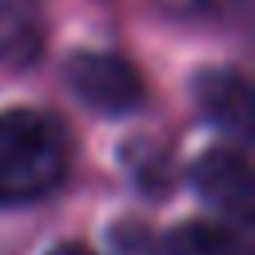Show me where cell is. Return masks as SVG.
Listing matches in <instances>:
<instances>
[{"label": "cell", "mask_w": 255, "mask_h": 255, "mask_svg": "<svg viewBox=\"0 0 255 255\" xmlns=\"http://www.w3.org/2000/svg\"><path fill=\"white\" fill-rule=\"evenodd\" d=\"M112 243H116L120 255H167L163 251V239L151 235V231H143L139 223H120L116 235H112Z\"/></svg>", "instance_id": "52a82bcc"}, {"label": "cell", "mask_w": 255, "mask_h": 255, "mask_svg": "<svg viewBox=\"0 0 255 255\" xmlns=\"http://www.w3.org/2000/svg\"><path fill=\"white\" fill-rule=\"evenodd\" d=\"M48 255H92V251H88L84 243H56Z\"/></svg>", "instance_id": "ba28073f"}, {"label": "cell", "mask_w": 255, "mask_h": 255, "mask_svg": "<svg viewBox=\"0 0 255 255\" xmlns=\"http://www.w3.org/2000/svg\"><path fill=\"white\" fill-rule=\"evenodd\" d=\"M195 96H199V108L207 112V120L219 124L223 131H235V135L251 131V92H247V80L239 72L199 76Z\"/></svg>", "instance_id": "5b68a950"}, {"label": "cell", "mask_w": 255, "mask_h": 255, "mask_svg": "<svg viewBox=\"0 0 255 255\" xmlns=\"http://www.w3.org/2000/svg\"><path fill=\"white\" fill-rule=\"evenodd\" d=\"M167 255H251L243 231L235 223H179L167 239H163Z\"/></svg>", "instance_id": "8992f818"}, {"label": "cell", "mask_w": 255, "mask_h": 255, "mask_svg": "<svg viewBox=\"0 0 255 255\" xmlns=\"http://www.w3.org/2000/svg\"><path fill=\"white\" fill-rule=\"evenodd\" d=\"M72 163L68 131L36 108L0 112V207H24L52 195Z\"/></svg>", "instance_id": "6da1fadb"}, {"label": "cell", "mask_w": 255, "mask_h": 255, "mask_svg": "<svg viewBox=\"0 0 255 255\" xmlns=\"http://www.w3.org/2000/svg\"><path fill=\"white\" fill-rule=\"evenodd\" d=\"M191 183L235 227L251 223V215H255V179H251V163H247L243 151H235V147L203 151L199 163L191 167Z\"/></svg>", "instance_id": "3957f363"}, {"label": "cell", "mask_w": 255, "mask_h": 255, "mask_svg": "<svg viewBox=\"0 0 255 255\" xmlns=\"http://www.w3.org/2000/svg\"><path fill=\"white\" fill-rule=\"evenodd\" d=\"M44 12L40 0H0V68H28L44 52Z\"/></svg>", "instance_id": "277c9868"}, {"label": "cell", "mask_w": 255, "mask_h": 255, "mask_svg": "<svg viewBox=\"0 0 255 255\" xmlns=\"http://www.w3.org/2000/svg\"><path fill=\"white\" fill-rule=\"evenodd\" d=\"M68 84L88 108H96L104 116H124V112H135L143 104V76L124 56H112V52L72 56L68 60Z\"/></svg>", "instance_id": "7a4b0ae2"}]
</instances>
